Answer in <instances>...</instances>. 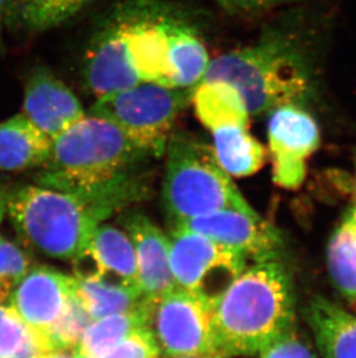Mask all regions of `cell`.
Listing matches in <instances>:
<instances>
[{
  "label": "cell",
  "mask_w": 356,
  "mask_h": 358,
  "mask_svg": "<svg viewBox=\"0 0 356 358\" xmlns=\"http://www.w3.org/2000/svg\"><path fill=\"white\" fill-rule=\"evenodd\" d=\"M211 134L215 159L229 176H250L265 164V148L251 135L249 127L230 125L215 129Z\"/></svg>",
  "instance_id": "cell-20"
},
{
  "label": "cell",
  "mask_w": 356,
  "mask_h": 358,
  "mask_svg": "<svg viewBox=\"0 0 356 358\" xmlns=\"http://www.w3.org/2000/svg\"><path fill=\"white\" fill-rule=\"evenodd\" d=\"M327 266L343 297L356 303V206L336 227L327 248Z\"/></svg>",
  "instance_id": "cell-24"
},
{
  "label": "cell",
  "mask_w": 356,
  "mask_h": 358,
  "mask_svg": "<svg viewBox=\"0 0 356 358\" xmlns=\"http://www.w3.org/2000/svg\"><path fill=\"white\" fill-rule=\"evenodd\" d=\"M169 49L174 71L172 87L195 88L202 81L211 59L195 26L179 13L169 27Z\"/></svg>",
  "instance_id": "cell-18"
},
{
  "label": "cell",
  "mask_w": 356,
  "mask_h": 358,
  "mask_svg": "<svg viewBox=\"0 0 356 358\" xmlns=\"http://www.w3.org/2000/svg\"><path fill=\"white\" fill-rule=\"evenodd\" d=\"M204 81H223L242 96L250 116L309 98L313 78L306 55L295 41L269 33L257 43L209 61Z\"/></svg>",
  "instance_id": "cell-4"
},
{
  "label": "cell",
  "mask_w": 356,
  "mask_h": 358,
  "mask_svg": "<svg viewBox=\"0 0 356 358\" xmlns=\"http://www.w3.org/2000/svg\"><path fill=\"white\" fill-rule=\"evenodd\" d=\"M94 0H10L5 26L26 33L58 27Z\"/></svg>",
  "instance_id": "cell-22"
},
{
  "label": "cell",
  "mask_w": 356,
  "mask_h": 358,
  "mask_svg": "<svg viewBox=\"0 0 356 358\" xmlns=\"http://www.w3.org/2000/svg\"><path fill=\"white\" fill-rule=\"evenodd\" d=\"M223 10L230 13H252L272 6L280 0H215Z\"/></svg>",
  "instance_id": "cell-30"
},
{
  "label": "cell",
  "mask_w": 356,
  "mask_h": 358,
  "mask_svg": "<svg viewBox=\"0 0 356 358\" xmlns=\"http://www.w3.org/2000/svg\"><path fill=\"white\" fill-rule=\"evenodd\" d=\"M306 319L324 358H356V317L336 303L315 297Z\"/></svg>",
  "instance_id": "cell-17"
},
{
  "label": "cell",
  "mask_w": 356,
  "mask_h": 358,
  "mask_svg": "<svg viewBox=\"0 0 356 358\" xmlns=\"http://www.w3.org/2000/svg\"><path fill=\"white\" fill-rule=\"evenodd\" d=\"M52 139L24 115L0 123V171L40 169L50 156Z\"/></svg>",
  "instance_id": "cell-16"
},
{
  "label": "cell",
  "mask_w": 356,
  "mask_h": 358,
  "mask_svg": "<svg viewBox=\"0 0 356 358\" xmlns=\"http://www.w3.org/2000/svg\"><path fill=\"white\" fill-rule=\"evenodd\" d=\"M165 153L162 199L172 227L218 210L255 213L218 165L212 148L200 139L172 131Z\"/></svg>",
  "instance_id": "cell-5"
},
{
  "label": "cell",
  "mask_w": 356,
  "mask_h": 358,
  "mask_svg": "<svg viewBox=\"0 0 356 358\" xmlns=\"http://www.w3.org/2000/svg\"><path fill=\"white\" fill-rule=\"evenodd\" d=\"M195 116L206 129L250 124V114L242 96L223 81L199 83L192 92Z\"/></svg>",
  "instance_id": "cell-19"
},
{
  "label": "cell",
  "mask_w": 356,
  "mask_h": 358,
  "mask_svg": "<svg viewBox=\"0 0 356 358\" xmlns=\"http://www.w3.org/2000/svg\"><path fill=\"white\" fill-rule=\"evenodd\" d=\"M119 222L135 247L142 296L153 306L177 287L170 266V239L144 213H125Z\"/></svg>",
  "instance_id": "cell-13"
},
{
  "label": "cell",
  "mask_w": 356,
  "mask_h": 358,
  "mask_svg": "<svg viewBox=\"0 0 356 358\" xmlns=\"http://www.w3.org/2000/svg\"><path fill=\"white\" fill-rule=\"evenodd\" d=\"M51 350L47 338L29 327L10 305L0 303V357L42 358Z\"/></svg>",
  "instance_id": "cell-25"
},
{
  "label": "cell",
  "mask_w": 356,
  "mask_h": 358,
  "mask_svg": "<svg viewBox=\"0 0 356 358\" xmlns=\"http://www.w3.org/2000/svg\"><path fill=\"white\" fill-rule=\"evenodd\" d=\"M75 266H88L74 276H91L140 290L135 247L125 231L100 224ZM142 291V290H140Z\"/></svg>",
  "instance_id": "cell-15"
},
{
  "label": "cell",
  "mask_w": 356,
  "mask_h": 358,
  "mask_svg": "<svg viewBox=\"0 0 356 358\" xmlns=\"http://www.w3.org/2000/svg\"><path fill=\"white\" fill-rule=\"evenodd\" d=\"M151 306L91 321L77 343L80 358H98L119 345L138 328L148 326Z\"/></svg>",
  "instance_id": "cell-23"
},
{
  "label": "cell",
  "mask_w": 356,
  "mask_h": 358,
  "mask_svg": "<svg viewBox=\"0 0 356 358\" xmlns=\"http://www.w3.org/2000/svg\"><path fill=\"white\" fill-rule=\"evenodd\" d=\"M148 328L160 352L167 357L216 354L213 347L212 305L181 287L151 306Z\"/></svg>",
  "instance_id": "cell-8"
},
{
  "label": "cell",
  "mask_w": 356,
  "mask_h": 358,
  "mask_svg": "<svg viewBox=\"0 0 356 358\" xmlns=\"http://www.w3.org/2000/svg\"><path fill=\"white\" fill-rule=\"evenodd\" d=\"M10 0H0V55L5 52V41H3V26L6 20L7 10Z\"/></svg>",
  "instance_id": "cell-31"
},
{
  "label": "cell",
  "mask_w": 356,
  "mask_h": 358,
  "mask_svg": "<svg viewBox=\"0 0 356 358\" xmlns=\"http://www.w3.org/2000/svg\"><path fill=\"white\" fill-rule=\"evenodd\" d=\"M10 193L7 190L6 187L0 185V224L3 222L5 213H7V203Z\"/></svg>",
  "instance_id": "cell-33"
},
{
  "label": "cell",
  "mask_w": 356,
  "mask_h": 358,
  "mask_svg": "<svg viewBox=\"0 0 356 358\" xmlns=\"http://www.w3.org/2000/svg\"><path fill=\"white\" fill-rule=\"evenodd\" d=\"M170 266L176 285L212 305L246 268L236 250L190 231H172Z\"/></svg>",
  "instance_id": "cell-7"
},
{
  "label": "cell",
  "mask_w": 356,
  "mask_h": 358,
  "mask_svg": "<svg viewBox=\"0 0 356 358\" xmlns=\"http://www.w3.org/2000/svg\"><path fill=\"white\" fill-rule=\"evenodd\" d=\"M267 138L273 181L283 189H299L306 179V162L320 145L316 121L299 106H281L271 110Z\"/></svg>",
  "instance_id": "cell-9"
},
{
  "label": "cell",
  "mask_w": 356,
  "mask_h": 358,
  "mask_svg": "<svg viewBox=\"0 0 356 358\" xmlns=\"http://www.w3.org/2000/svg\"><path fill=\"white\" fill-rule=\"evenodd\" d=\"M172 358H227L218 354H204V355L181 356V357Z\"/></svg>",
  "instance_id": "cell-34"
},
{
  "label": "cell",
  "mask_w": 356,
  "mask_h": 358,
  "mask_svg": "<svg viewBox=\"0 0 356 358\" xmlns=\"http://www.w3.org/2000/svg\"><path fill=\"white\" fill-rule=\"evenodd\" d=\"M172 231H190L236 250L255 262L278 260L281 240L276 229L257 213L218 210L195 217L172 227Z\"/></svg>",
  "instance_id": "cell-10"
},
{
  "label": "cell",
  "mask_w": 356,
  "mask_h": 358,
  "mask_svg": "<svg viewBox=\"0 0 356 358\" xmlns=\"http://www.w3.org/2000/svg\"><path fill=\"white\" fill-rule=\"evenodd\" d=\"M259 358H317V356L292 327L262 349Z\"/></svg>",
  "instance_id": "cell-29"
},
{
  "label": "cell",
  "mask_w": 356,
  "mask_h": 358,
  "mask_svg": "<svg viewBox=\"0 0 356 358\" xmlns=\"http://www.w3.org/2000/svg\"><path fill=\"white\" fill-rule=\"evenodd\" d=\"M73 276L54 268L33 267L14 289L8 305L49 341V335L73 292Z\"/></svg>",
  "instance_id": "cell-11"
},
{
  "label": "cell",
  "mask_w": 356,
  "mask_h": 358,
  "mask_svg": "<svg viewBox=\"0 0 356 358\" xmlns=\"http://www.w3.org/2000/svg\"><path fill=\"white\" fill-rule=\"evenodd\" d=\"M42 358H77L74 349H54Z\"/></svg>",
  "instance_id": "cell-32"
},
{
  "label": "cell",
  "mask_w": 356,
  "mask_h": 358,
  "mask_svg": "<svg viewBox=\"0 0 356 358\" xmlns=\"http://www.w3.org/2000/svg\"><path fill=\"white\" fill-rule=\"evenodd\" d=\"M355 192H356V178H355Z\"/></svg>",
  "instance_id": "cell-35"
},
{
  "label": "cell",
  "mask_w": 356,
  "mask_h": 358,
  "mask_svg": "<svg viewBox=\"0 0 356 358\" xmlns=\"http://www.w3.org/2000/svg\"><path fill=\"white\" fill-rule=\"evenodd\" d=\"M160 355L154 336L146 326L135 329L119 345L98 358H160Z\"/></svg>",
  "instance_id": "cell-28"
},
{
  "label": "cell",
  "mask_w": 356,
  "mask_h": 358,
  "mask_svg": "<svg viewBox=\"0 0 356 358\" xmlns=\"http://www.w3.org/2000/svg\"><path fill=\"white\" fill-rule=\"evenodd\" d=\"M82 72L84 84L96 98L142 83L128 58L117 14L91 38Z\"/></svg>",
  "instance_id": "cell-14"
},
{
  "label": "cell",
  "mask_w": 356,
  "mask_h": 358,
  "mask_svg": "<svg viewBox=\"0 0 356 358\" xmlns=\"http://www.w3.org/2000/svg\"><path fill=\"white\" fill-rule=\"evenodd\" d=\"M22 109L52 141L86 116L77 95L44 66L31 69L28 73Z\"/></svg>",
  "instance_id": "cell-12"
},
{
  "label": "cell",
  "mask_w": 356,
  "mask_h": 358,
  "mask_svg": "<svg viewBox=\"0 0 356 358\" xmlns=\"http://www.w3.org/2000/svg\"><path fill=\"white\" fill-rule=\"evenodd\" d=\"M192 92L193 88L140 83L98 96L86 114L114 123L135 145L151 157H160L176 119L191 103Z\"/></svg>",
  "instance_id": "cell-6"
},
{
  "label": "cell",
  "mask_w": 356,
  "mask_h": 358,
  "mask_svg": "<svg viewBox=\"0 0 356 358\" xmlns=\"http://www.w3.org/2000/svg\"><path fill=\"white\" fill-rule=\"evenodd\" d=\"M292 278L279 260L255 262L212 304L214 352L230 358L259 354L294 327Z\"/></svg>",
  "instance_id": "cell-2"
},
{
  "label": "cell",
  "mask_w": 356,
  "mask_h": 358,
  "mask_svg": "<svg viewBox=\"0 0 356 358\" xmlns=\"http://www.w3.org/2000/svg\"><path fill=\"white\" fill-rule=\"evenodd\" d=\"M149 158L114 123L86 114L52 141L37 183L70 193L101 192L135 180V169Z\"/></svg>",
  "instance_id": "cell-3"
},
{
  "label": "cell",
  "mask_w": 356,
  "mask_h": 358,
  "mask_svg": "<svg viewBox=\"0 0 356 358\" xmlns=\"http://www.w3.org/2000/svg\"><path fill=\"white\" fill-rule=\"evenodd\" d=\"M73 278L74 294L93 320L151 306L138 289L91 276Z\"/></svg>",
  "instance_id": "cell-21"
},
{
  "label": "cell",
  "mask_w": 356,
  "mask_h": 358,
  "mask_svg": "<svg viewBox=\"0 0 356 358\" xmlns=\"http://www.w3.org/2000/svg\"><path fill=\"white\" fill-rule=\"evenodd\" d=\"M93 319L87 310L81 304L75 294L72 292L68 304L54 324L49 341L54 349H75L81 336L87 329Z\"/></svg>",
  "instance_id": "cell-26"
},
{
  "label": "cell",
  "mask_w": 356,
  "mask_h": 358,
  "mask_svg": "<svg viewBox=\"0 0 356 358\" xmlns=\"http://www.w3.org/2000/svg\"><path fill=\"white\" fill-rule=\"evenodd\" d=\"M31 268L33 260L27 252L0 238V303L8 301L15 287Z\"/></svg>",
  "instance_id": "cell-27"
},
{
  "label": "cell",
  "mask_w": 356,
  "mask_h": 358,
  "mask_svg": "<svg viewBox=\"0 0 356 358\" xmlns=\"http://www.w3.org/2000/svg\"><path fill=\"white\" fill-rule=\"evenodd\" d=\"M142 193L137 180L94 193L27 186L10 193L7 213L27 245L47 257L74 262L95 229Z\"/></svg>",
  "instance_id": "cell-1"
},
{
  "label": "cell",
  "mask_w": 356,
  "mask_h": 358,
  "mask_svg": "<svg viewBox=\"0 0 356 358\" xmlns=\"http://www.w3.org/2000/svg\"><path fill=\"white\" fill-rule=\"evenodd\" d=\"M0 358H1V357H0Z\"/></svg>",
  "instance_id": "cell-36"
}]
</instances>
